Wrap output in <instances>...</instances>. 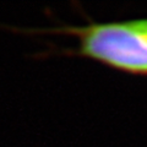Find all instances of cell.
<instances>
[{
	"mask_svg": "<svg viewBox=\"0 0 147 147\" xmlns=\"http://www.w3.org/2000/svg\"><path fill=\"white\" fill-rule=\"evenodd\" d=\"M27 33H58L77 38V47L65 49L67 57L90 59L115 71L147 76V17L115 21H88L85 25H65Z\"/></svg>",
	"mask_w": 147,
	"mask_h": 147,
	"instance_id": "obj_1",
	"label": "cell"
}]
</instances>
